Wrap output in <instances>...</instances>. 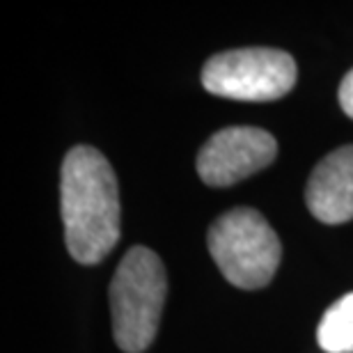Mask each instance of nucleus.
Here are the masks:
<instances>
[{
  "label": "nucleus",
  "instance_id": "obj_2",
  "mask_svg": "<svg viewBox=\"0 0 353 353\" xmlns=\"http://www.w3.org/2000/svg\"><path fill=\"white\" fill-rule=\"evenodd\" d=\"M168 294L161 257L145 245H133L110 282L112 335L126 353H143L157 337Z\"/></svg>",
  "mask_w": 353,
  "mask_h": 353
},
{
  "label": "nucleus",
  "instance_id": "obj_5",
  "mask_svg": "<svg viewBox=\"0 0 353 353\" xmlns=\"http://www.w3.org/2000/svg\"><path fill=\"white\" fill-rule=\"evenodd\" d=\"M278 157V143L255 126H230L214 133L197 154V174L207 186H232L264 170Z\"/></svg>",
  "mask_w": 353,
  "mask_h": 353
},
{
  "label": "nucleus",
  "instance_id": "obj_3",
  "mask_svg": "<svg viewBox=\"0 0 353 353\" xmlns=\"http://www.w3.org/2000/svg\"><path fill=\"white\" fill-rule=\"evenodd\" d=\"M207 241L225 280L239 289L266 287L280 266V239L257 209L225 211L209 228Z\"/></svg>",
  "mask_w": 353,
  "mask_h": 353
},
{
  "label": "nucleus",
  "instance_id": "obj_4",
  "mask_svg": "<svg viewBox=\"0 0 353 353\" xmlns=\"http://www.w3.org/2000/svg\"><path fill=\"white\" fill-rule=\"evenodd\" d=\"M296 83V62L278 48H236L218 53L202 69V85L234 101H275Z\"/></svg>",
  "mask_w": 353,
  "mask_h": 353
},
{
  "label": "nucleus",
  "instance_id": "obj_8",
  "mask_svg": "<svg viewBox=\"0 0 353 353\" xmlns=\"http://www.w3.org/2000/svg\"><path fill=\"white\" fill-rule=\"evenodd\" d=\"M337 97H340L342 110L353 119V69L344 76V81L340 83V92H337Z\"/></svg>",
  "mask_w": 353,
  "mask_h": 353
},
{
  "label": "nucleus",
  "instance_id": "obj_6",
  "mask_svg": "<svg viewBox=\"0 0 353 353\" xmlns=\"http://www.w3.org/2000/svg\"><path fill=\"white\" fill-rule=\"evenodd\" d=\"M305 202L316 221L340 225L353 218V145L323 157L305 186Z\"/></svg>",
  "mask_w": 353,
  "mask_h": 353
},
{
  "label": "nucleus",
  "instance_id": "obj_1",
  "mask_svg": "<svg viewBox=\"0 0 353 353\" xmlns=\"http://www.w3.org/2000/svg\"><path fill=\"white\" fill-rule=\"evenodd\" d=\"M65 239L79 264H99L119 241V190L110 163L94 147H74L62 161Z\"/></svg>",
  "mask_w": 353,
  "mask_h": 353
},
{
  "label": "nucleus",
  "instance_id": "obj_7",
  "mask_svg": "<svg viewBox=\"0 0 353 353\" xmlns=\"http://www.w3.org/2000/svg\"><path fill=\"white\" fill-rule=\"evenodd\" d=\"M316 342L326 353H353V292L326 310L316 328Z\"/></svg>",
  "mask_w": 353,
  "mask_h": 353
}]
</instances>
